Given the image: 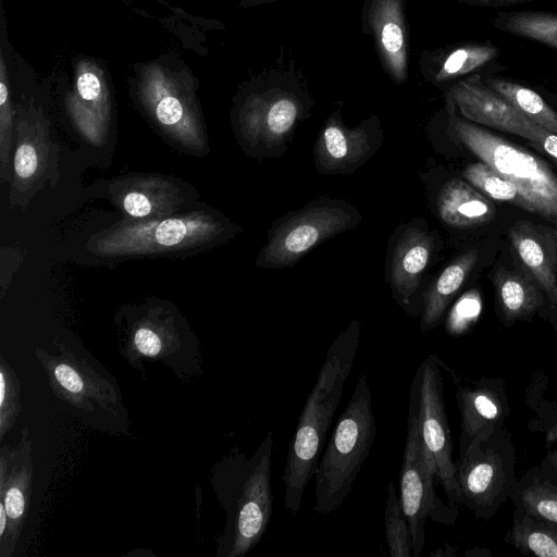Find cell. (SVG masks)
Returning a JSON list of instances; mask_svg holds the SVG:
<instances>
[{
	"label": "cell",
	"instance_id": "obj_2",
	"mask_svg": "<svg viewBox=\"0 0 557 557\" xmlns=\"http://www.w3.org/2000/svg\"><path fill=\"white\" fill-rule=\"evenodd\" d=\"M360 334V322L352 320L333 341L298 417L282 474L284 505L290 515L300 510L304 492L318 468L346 380L354 367Z\"/></svg>",
	"mask_w": 557,
	"mask_h": 557
},
{
	"label": "cell",
	"instance_id": "obj_43",
	"mask_svg": "<svg viewBox=\"0 0 557 557\" xmlns=\"http://www.w3.org/2000/svg\"><path fill=\"white\" fill-rule=\"evenodd\" d=\"M555 98H557V96H554Z\"/></svg>",
	"mask_w": 557,
	"mask_h": 557
},
{
	"label": "cell",
	"instance_id": "obj_33",
	"mask_svg": "<svg viewBox=\"0 0 557 557\" xmlns=\"http://www.w3.org/2000/svg\"><path fill=\"white\" fill-rule=\"evenodd\" d=\"M15 104L10 72L4 54L0 51V170L1 182L11 176V153L14 137Z\"/></svg>",
	"mask_w": 557,
	"mask_h": 557
},
{
	"label": "cell",
	"instance_id": "obj_25",
	"mask_svg": "<svg viewBox=\"0 0 557 557\" xmlns=\"http://www.w3.org/2000/svg\"><path fill=\"white\" fill-rule=\"evenodd\" d=\"M435 208L441 221L456 230L483 225L495 214L492 203L470 183L459 178L442 186Z\"/></svg>",
	"mask_w": 557,
	"mask_h": 557
},
{
	"label": "cell",
	"instance_id": "obj_8",
	"mask_svg": "<svg viewBox=\"0 0 557 557\" xmlns=\"http://www.w3.org/2000/svg\"><path fill=\"white\" fill-rule=\"evenodd\" d=\"M361 212L344 199L322 196L273 221L255 264L262 269L294 267L323 242L357 227Z\"/></svg>",
	"mask_w": 557,
	"mask_h": 557
},
{
	"label": "cell",
	"instance_id": "obj_22",
	"mask_svg": "<svg viewBox=\"0 0 557 557\" xmlns=\"http://www.w3.org/2000/svg\"><path fill=\"white\" fill-rule=\"evenodd\" d=\"M500 49L492 41H462L422 52L419 66L425 81L437 87L451 86L473 74L504 71Z\"/></svg>",
	"mask_w": 557,
	"mask_h": 557
},
{
	"label": "cell",
	"instance_id": "obj_34",
	"mask_svg": "<svg viewBox=\"0 0 557 557\" xmlns=\"http://www.w3.org/2000/svg\"><path fill=\"white\" fill-rule=\"evenodd\" d=\"M463 177L486 196L525 209L524 201L516 185L484 162L469 164L463 170Z\"/></svg>",
	"mask_w": 557,
	"mask_h": 557
},
{
	"label": "cell",
	"instance_id": "obj_5",
	"mask_svg": "<svg viewBox=\"0 0 557 557\" xmlns=\"http://www.w3.org/2000/svg\"><path fill=\"white\" fill-rule=\"evenodd\" d=\"M273 447L274 435L269 431L252 456L235 448L219 466L215 487L227 513L220 540V556H245L268 530L274 502L271 487Z\"/></svg>",
	"mask_w": 557,
	"mask_h": 557
},
{
	"label": "cell",
	"instance_id": "obj_23",
	"mask_svg": "<svg viewBox=\"0 0 557 557\" xmlns=\"http://www.w3.org/2000/svg\"><path fill=\"white\" fill-rule=\"evenodd\" d=\"M508 234L524 270L557 308V231L522 221L511 226Z\"/></svg>",
	"mask_w": 557,
	"mask_h": 557
},
{
	"label": "cell",
	"instance_id": "obj_30",
	"mask_svg": "<svg viewBox=\"0 0 557 557\" xmlns=\"http://www.w3.org/2000/svg\"><path fill=\"white\" fill-rule=\"evenodd\" d=\"M494 27L504 33L542 42L557 50V13L546 11H499Z\"/></svg>",
	"mask_w": 557,
	"mask_h": 557
},
{
	"label": "cell",
	"instance_id": "obj_15",
	"mask_svg": "<svg viewBox=\"0 0 557 557\" xmlns=\"http://www.w3.org/2000/svg\"><path fill=\"white\" fill-rule=\"evenodd\" d=\"M343 101H337L325 119L313 146V160L319 173L351 174L381 148L383 128L377 115L348 127L342 116Z\"/></svg>",
	"mask_w": 557,
	"mask_h": 557
},
{
	"label": "cell",
	"instance_id": "obj_20",
	"mask_svg": "<svg viewBox=\"0 0 557 557\" xmlns=\"http://www.w3.org/2000/svg\"><path fill=\"white\" fill-rule=\"evenodd\" d=\"M30 444L28 429H23L15 448L2 445L0 449V503L8 516L7 534L0 543L1 557L14 552L27 517L34 473Z\"/></svg>",
	"mask_w": 557,
	"mask_h": 557
},
{
	"label": "cell",
	"instance_id": "obj_6",
	"mask_svg": "<svg viewBox=\"0 0 557 557\" xmlns=\"http://www.w3.org/2000/svg\"><path fill=\"white\" fill-rule=\"evenodd\" d=\"M376 436L368 375H358L348 405L341 413L315 470L313 510L330 515L349 495Z\"/></svg>",
	"mask_w": 557,
	"mask_h": 557
},
{
	"label": "cell",
	"instance_id": "obj_16",
	"mask_svg": "<svg viewBox=\"0 0 557 557\" xmlns=\"http://www.w3.org/2000/svg\"><path fill=\"white\" fill-rule=\"evenodd\" d=\"M107 197L128 219H160L180 213L197 198L193 186L159 174H128L107 183Z\"/></svg>",
	"mask_w": 557,
	"mask_h": 557
},
{
	"label": "cell",
	"instance_id": "obj_13",
	"mask_svg": "<svg viewBox=\"0 0 557 557\" xmlns=\"http://www.w3.org/2000/svg\"><path fill=\"white\" fill-rule=\"evenodd\" d=\"M407 433L399 474V498L407 516L413 557L422 554L425 543V521L455 524L458 509L445 504L435 491L436 472L421 440L417 414L408 407Z\"/></svg>",
	"mask_w": 557,
	"mask_h": 557
},
{
	"label": "cell",
	"instance_id": "obj_4",
	"mask_svg": "<svg viewBox=\"0 0 557 557\" xmlns=\"http://www.w3.org/2000/svg\"><path fill=\"white\" fill-rule=\"evenodd\" d=\"M240 227L214 210H194L160 219H128L89 237V253L108 259L185 255L233 238Z\"/></svg>",
	"mask_w": 557,
	"mask_h": 557
},
{
	"label": "cell",
	"instance_id": "obj_26",
	"mask_svg": "<svg viewBox=\"0 0 557 557\" xmlns=\"http://www.w3.org/2000/svg\"><path fill=\"white\" fill-rule=\"evenodd\" d=\"M478 261L476 250L471 249L455 258L425 288L419 326L422 332L435 329L455 296L463 286Z\"/></svg>",
	"mask_w": 557,
	"mask_h": 557
},
{
	"label": "cell",
	"instance_id": "obj_37",
	"mask_svg": "<svg viewBox=\"0 0 557 557\" xmlns=\"http://www.w3.org/2000/svg\"><path fill=\"white\" fill-rule=\"evenodd\" d=\"M546 153H548L553 159L557 160V135L548 132L545 128H542L540 134V139L536 145Z\"/></svg>",
	"mask_w": 557,
	"mask_h": 557
},
{
	"label": "cell",
	"instance_id": "obj_21",
	"mask_svg": "<svg viewBox=\"0 0 557 557\" xmlns=\"http://www.w3.org/2000/svg\"><path fill=\"white\" fill-rule=\"evenodd\" d=\"M455 395L461 426L459 455H462L473 440L505 426L510 407L506 383L498 377L458 383Z\"/></svg>",
	"mask_w": 557,
	"mask_h": 557
},
{
	"label": "cell",
	"instance_id": "obj_24",
	"mask_svg": "<svg viewBox=\"0 0 557 557\" xmlns=\"http://www.w3.org/2000/svg\"><path fill=\"white\" fill-rule=\"evenodd\" d=\"M510 499L515 509L557 522V448L517 480Z\"/></svg>",
	"mask_w": 557,
	"mask_h": 557
},
{
	"label": "cell",
	"instance_id": "obj_44",
	"mask_svg": "<svg viewBox=\"0 0 557 557\" xmlns=\"http://www.w3.org/2000/svg\"><path fill=\"white\" fill-rule=\"evenodd\" d=\"M557 162V160H555Z\"/></svg>",
	"mask_w": 557,
	"mask_h": 557
},
{
	"label": "cell",
	"instance_id": "obj_19",
	"mask_svg": "<svg viewBox=\"0 0 557 557\" xmlns=\"http://www.w3.org/2000/svg\"><path fill=\"white\" fill-rule=\"evenodd\" d=\"M361 29L372 38L386 75L397 85L405 84L409 52L406 0H363Z\"/></svg>",
	"mask_w": 557,
	"mask_h": 557
},
{
	"label": "cell",
	"instance_id": "obj_42",
	"mask_svg": "<svg viewBox=\"0 0 557 557\" xmlns=\"http://www.w3.org/2000/svg\"><path fill=\"white\" fill-rule=\"evenodd\" d=\"M557 441V421L554 423V425L548 430L546 434V443L553 444Z\"/></svg>",
	"mask_w": 557,
	"mask_h": 557
},
{
	"label": "cell",
	"instance_id": "obj_28",
	"mask_svg": "<svg viewBox=\"0 0 557 557\" xmlns=\"http://www.w3.org/2000/svg\"><path fill=\"white\" fill-rule=\"evenodd\" d=\"M481 79L525 117L557 135V111L539 92L497 74H481Z\"/></svg>",
	"mask_w": 557,
	"mask_h": 557
},
{
	"label": "cell",
	"instance_id": "obj_40",
	"mask_svg": "<svg viewBox=\"0 0 557 557\" xmlns=\"http://www.w3.org/2000/svg\"><path fill=\"white\" fill-rule=\"evenodd\" d=\"M430 556H437V557H441V556H456V552H455V548H453L451 546H449L446 543L445 547H442V548L437 549L436 552L431 553Z\"/></svg>",
	"mask_w": 557,
	"mask_h": 557
},
{
	"label": "cell",
	"instance_id": "obj_27",
	"mask_svg": "<svg viewBox=\"0 0 557 557\" xmlns=\"http://www.w3.org/2000/svg\"><path fill=\"white\" fill-rule=\"evenodd\" d=\"M496 305L504 325L531 320L543 306V294L525 270H500L495 276Z\"/></svg>",
	"mask_w": 557,
	"mask_h": 557
},
{
	"label": "cell",
	"instance_id": "obj_38",
	"mask_svg": "<svg viewBox=\"0 0 557 557\" xmlns=\"http://www.w3.org/2000/svg\"><path fill=\"white\" fill-rule=\"evenodd\" d=\"M460 3L481 8H503L533 0H457Z\"/></svg>",
	"mask_w": 557,
	"mask_h": 557
},
{
	"label": "cell",
	"instance_id": "obj_31",
	"mask_svg": "<svg viewBox=\"0 0 557 557\" xmlns=\"http://www.w3.org/2000/svg\"><path fill=\"white\" fill-rule=\"evenodd\" d=\"M174 335L171 324L147 314L133 325L131 347L141 357H165L174 350L177 342Z\"/></svg>",
	"mask_w": 557,
	"mask_h": 557
},
{
	"label": "cell",
	"instance_id": "obj_9",
	"mask_svg": "<svg viewBox=\"0 0 557 557\" xmlns=\"http://www.w3.org/2000/svg\"><path fill=\"white\" fill-rule=\"evenodd\" d=\"M516 447L506 426L472 441L455 461L460 505L476 519H490L511 498L516 476Z\"/></svg>",
	"mask_w": 557,
	"mask_h": 557
},
{
	"label": "cell",
	"instance_id": "obj_10",
	"mask_svg": "<svg viewBox=\"0 0 557 557\" xmlns=\"http://www.w3.org/2000/svg\"><path fill=\"white\" fill-rule=\"evenodd\" d=\"M15 104L13 158L10 176V202L26 207L46 185L54 186L60 178L59 145L44 103L24 89Z\"/></svg>",
	"mask_w": 557,
	"mask_h": 557
},
{
	"label": "cell",
	"instance_id": "obj_14",
	"mask_svg": "<svg viewBox=\"0 0 557 557\" xmlns=\"http://www.w3.org/2000/svg\"><path fill=\"white\" fill-rule=\"evenodd\" d=\"M440 238L421 218L400 224L389 237L385 280L393 298L410 317H419L422 285L438 248Z\"/></svg>",
	"mask_w": 557,
	"mask_h": 557
},
{
	"label": "cell",
	"instance_id": "obj_29",
	"mask_svg": "<svg viewBox=\"0 0 557 557\" xmlns=\"http://www.w3.org/2000/svg\"><path fill=\"white\" fill-rule=\"evenodd\" d=\"M505 541L525 556L557 557V522L515 509Z\"/></svg>",
	"mask_w": 557,
	"mask_h": 557
},
{
	"label": "cell",
	"instance_id": "obj_1",
	"mask_svg": "<svg viewBox=\"0 0 557 557\" xmlns=\"http://www.w3.org/2000/svg\"><path fill=\"white\" fill-rule=\"evenodd\" d=\"M314 103L305 73L281 52L233 97L231 123L242 150L258 160L280 158Z\"/></svg>",
	"mask_w": 557,
	"mask_h": 557
},
{
	"label": "cell",
	"instance_id": "obj_11",
	"mask_svg": "<svg viewBox=\"0 0 557 557\" xmlns=\"http://www.w3.org/2000/svg\"><path fill=\"white\" fill-rule=\"evenodd\" d=\"M55 94L77 133L92 145L107 138L115 114L113 84L106 62L81 53L73 58L71 72L55 78Z\"/></svg>",
	"mask_w": 557,
	"mask_h": 557
},
{
	"label": "cell",
	"instance_id": "obj_18",
	"mask_svg": "<svg viewBox=\"0 0 557 557\" xmlns=\"http://www.w3.org/2000/svg\"><path fill=\"white\" fill-rule=\"evenodd\" d=\"M458 113L466 120L522 137L536 146L542 126L535 124L505 98L488 88L481 74L462 78L447 88Z\"/></svg>",
	"mask_w": 557,
	"mask_h": 557
},
{
	"label": "cell",
	"instance_id": "obj_39",
	"mask_svg": "<svg viewBox=\"0 0 557 557\" xmlns=\"http://www.w3.org/2000/svg\"><path fill=\"white\" fill-rule=\"evenodd\" d=\"M278 0H239L238 8L250 9L262 4L272 3Z\"/></svg>",
	"mask_w": 557,
	"mask_h": 557
},
{
	"label": "cell",
	"instance_id": "obj_17",
	"mask_svg": "<svg viewBox=\"0 0 557 557\" xmlns=\"http://www.w3.org/2000/svg\"><path fill=\"white\" fill-rule=\"evenodd\" d=\"M53 393L73 407L94 411L95 405L116 414L120 404L114 385L98 374L84 359H81L61 345V355L51 356L36 349Z\"/></svg>",
	"mask_w": 557,
	"mask_h": 557
},
{
	"label": "cell",
	"instance_id": "obj_7",
	"mask_svg": "<svg viewBox=\"0 0 557 557\" xmlns=\"http://www.w3.org/2000/svg\"><path fill=\"white\" fill-rule=\"evenodd\" d=\"M445 114L450 134L516 185L524 210L557 223V176L544 160L466 120L448 97Z\"/></svg>",
	"mask_w": 557,
	"mask_h": 557
},
{
	"label": "cell",
	"instance_id": "obj_3",
	"mask_svg": "<svg viewBox=\"0 0 557 557\" xmlns=\"http://www.w3.org/2000/svg\"><path fill=\"white\" fill-rule=\"evenodd\" d=\"M127 84L134 106L158 133L188 153L209 152L199 79L184 60L166 53L135 62Z\"/></svg>",
	"mask_w": 557,
	"mask_h": 557
},
{
	"label": "cell",
	"instance_id": "obj_35",
	"mask_svg": "<svg viewBox=\"0 0 557 557\" xmlns=\"http://www.w3.org/2000/svg\"><path fill=\"white\" fill-rule=\"evenodd\" d=\"M0 438L14 425L21 411V382L11 366L0 359Z\"/></svg>",
	"mask_w": 557,
	"mask_h": 557
},
{
	"label": "cell",
	"instance_id": "obj_41",
	"mask_svg": "<svg viewBox=\"0 0 557 557\" xmlns=\"http://www.w3.org/2000/svg\"><path fill=\"white\" fill-rule=\"evenodd\" d=\"M491 556V552L486 548H471L466 550L465 556Z\"/></svg>",
	"mask_w": 557,
	"mask_h": 557
},
{
	"label": "cell",
	"instance_id": "obj_36",
	"mask_svg": "<svg viewBox=\"0 0 557 557\" xmlns=\"http://www.w3.org/2000/svg\"><path fill=\"white\" fill-rule=\"evenodd\" d=\"M482 300L476 289L465 293L450 310L446 330L451 335L462 334L480 315Z\"/></svg>",
	"mask_w": 557,
	"mask_h": 557
},
{
	"label": "cell",
	"instance_id": "obj_32",
	"mask_svg": "<svg viewBox=\"0 0 557 557\" xmlns=\"http://www.w3.org/2000/svg\"><path fill=\"white\" fill-rule=\"evenodd\" d=\"M384 525L389 556L413 557L409 522L392 481L387 484Z\"/></svg>",
	"mask_w": 557,
	"mask_h": 557
},
{
	"label": "cell",
	"instance_id": "obj_12",
	"mask_svg": "<svg viewBox=\"0 0 557 557\" xmlns=\"http://www.w3.org/2000/svg\"><path fill=\"white\" fill-rule=\"evenodd\" d=\"M442 361L435 355L428 356L418 367L409 393V406L417 414L424 448L433 461L436 480L441 483L448 505H460L453 460V443L444 401Z\"/></svg>",
	"mask_w": 557,
	"mask_h": 557
}]
</instances>
